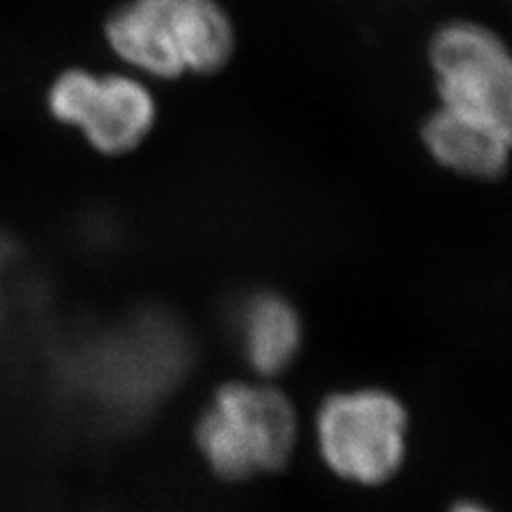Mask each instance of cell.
I'll return each mask as SVG.
<instances>
[{
  "label": "cell",
  "mask_w": 512,
  "mask_h": 512,
  "mask_svg": "<svg viewBox=\"0 0 512 512\" xmlns=\"http://www.w3.org/2000/svg\"><path fill=\"white\" fill-rule=\"evenodd\" d=\"M128 67L158 79L214 75L235 54V26L218 0H128L105 22Z\"/></svg>",
  "instance_id": "6da1fadb"
},
{
  "label": "cell",
  "mask_w": 512,
  "mask_h": 512,
  "mask_svg": "<svg viewBox=\"0 0 512 512\" xmlns=\"http://www.w3.org/2000/svg\"><path fill=\"white\" fill-rule=\"evenodd\" d=\"M297 438L295 410L271 387L233 382L201 414L197 444L210 468L231 480L282 468Z\"/></svg>",
  "instance_id": "7a4b0ae2"
},
{
  "label": "cell",
  "mask_w": 512,
  "mask_h": 512,
  "mask_svg": "<svg viewBox=\"0 0 512 512\" xmlns=\"http://www.w3.org/2000/svg\"><path fill=\"white\" fill-rule=\"evenodd\" d=\"M427 56L440 107L512 148V50L498 32L470 20L446 22Z\"/></svg>",
  "instance_id": "3957f363"
},
{
  "label": "cell",
  "mask_w": 512,
  "mask_h": 512,
  "mask_svg": "<svg viewBox=\"0 0 512 512\" xmlns=\"http://www.w3.org/2000/svg\"><path fill=\"white\" fill-rule=\"evenodd\" d=\"M406 431L404 406L378 389L331 395L316 419L327 466L361 485L384 483L397 472L406 455Z\"/></svg>",
  "instance_id": "277c9868"
},
{
  "label": "cell",
  "mask_w": 512,
  "mask_h": 512,
  "mask_svg": "<svg viewBox=\"0 0 512 512\" xmlns=\"http://www.w3.org/2000/svg\"><path fill=\"white\" fill-rule=\"evenodd\" d=\"M47 105L56 120L77 126L94 150L109 156L139 148L156 122L152 92L122 73L64 71L52 84Z\"/></svg>",
  "instance_id": "5b68a950"
},
{
  "label": "cell",
  "mask_w": 512,
  "mask_h": 512,
  "mask_svg": "<svg viewBox=\"0 0 512 512\" xmlns=\"http://www.w3.org/2000/svg\"><path fill=\"white\" fill-rule=\"evenodd\" d=\"M231 327L242 357L263 376L284 372L301 346V320L295 308L269 291L239 299L231 314Z\"/></svg>",
  "instance_id": "8992f818"
},
{
  "label": "cell",
  "mask_w": 512,
  "mask_h": 512,
  "mask_svg": "<svg viewBox=\"0 0 512 512\" xmlns=\"http://www.w3.org/2000/svg\"><path fill=\"white\" fill-rule=\"evenodd\" d=\"M421 139L440 167L463 178L498 180L510 165L506 141L442 107L423 122Z\"/></svg>",
  "instance_id": "52a82bcc"
},
{
  "label": "cell",
  "mask_w": 512,
  "mask_h": 512,
  "mask_svg": "<svg viewBox=\"0 0 512 512\" xmlns=\"http://www.w3.org/2000/svg\"><path fill=\"white\" fill-rule=\"evenodd\" d=\"M453 512H489V510H485L483 506H478V504H461Z\"/></svg>",
  "instance_id": "ba28073f"
}]
</instances>
